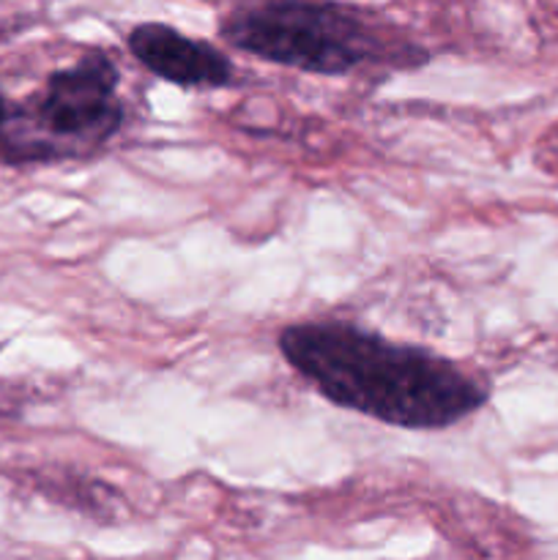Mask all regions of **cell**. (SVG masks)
<instances>
[{"mask_svg": "<svg viewBox=\"0 0 558 560\" xmlns=\"http://www.w3.org/2000/svg\"><path fill=\"white\" fill-rule=\"evenodd\" d=\"M118 88V63L107 52H88L22 102L0 93V162L22 167L96 156L124 126Z\"/></svg>", "mask_w": 558, "mask_h": 560, "instance_id": "obj_3", "label": "cell"}, {"mask_svg": "<svg viewBox=\"0 0 558 560\" xmlns=\"http://www.w3.org/2000/svg\"><path fill=\"white\" fill-rule=\"evenodd\" d=\"M279 353L328 402L403 430H446L490 399L454 361L350 323L282 328Z\"/></svg>", "mask_w": 558, "mask_h": 560, "instance_id": "obj_1", "label": "cell"}, {"mask_svg": "<svg viewBox=\"0 0 558 560\" xmlns=\"http://www.w3.org/2000/svg\"><path fill=\"white\" fill-rule=\"evenodd\" d=\"M126 47L137 63L170 85L228 88L235 77L233 60L222 49L202 38L186 36L164 22H142L131 27Z\"/></svg>", "mask_w": 558, "mask_h": 560, "instance_id": "obj_4", "label": "cell"}, {"mask_svg": "<svg viewBox=\"0 0 558 560\" xmlns=\"http://www.w3.org/2000/svg\"><path fill=\"white\" fill-rule=\"evenodd\" d=\"M219 36L246 55L306 74L345 77L367 66L414 69L427 52L337 0H255L230 11Z\"/></svg>", "mask_w": 558, "mask_h": 560, "instance_id": "obj_2", "label": "cell"}]
</instances>
